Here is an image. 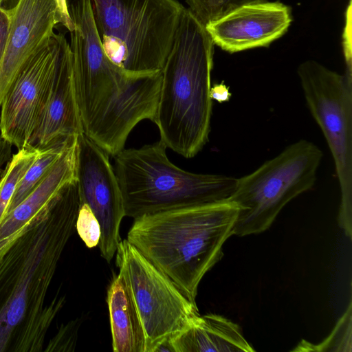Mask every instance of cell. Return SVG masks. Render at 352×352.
I'll return each mask as SVG.
<instances>
[{
  "mask_svg": "<svg viewBox=\"0 0 352 352\" xmlns=\"http://www.w3.org/2000/svg\"><path fill=\"white\" fill-rule=\"evenodd\" d=\"M69 14L75 25L69 46L82 131L114 157L140 122H153L162 72L130 74L113 63L104 51L89 0L74 2Z\"/></svg>",
  "mask_w": 352,
  "mask_h": 352,
  "instance_id": "1",
  "label": "cell"
},
{
  "mask_svg": "<svg viewBox=\"0 0 352 352\" xmlns=\"http://www.w3.org/2000/svg\"><path fill=\"white\" fill-rule=\"evenodd\" d=\"M239 212L230 200L139 217L127 241L194 304L204 275L222 258Z\"/></svg>",
  "mask_w": 352,
  "mask_h": 352,
  "instance_id": "2",
  "label": "cell"
},
{
  "mask_svg": "<svg viewBox=\"0 0 352 352\" xmlns=\"http://www.w3.org/2000/svg\"><path fill=\"white\" fill-rule=\"evenodd\" d=\"M214 46L205 25L185 8L161 71L153 122L166 148L188 159L197 155L209 139Z\"/></svg>",
  "mask_w": 352,
  "mask_h": 352,
  "instance_id": "3",
  "label": "cell"
},
{
  "mask_svg": "<svg viewBox=\"0 0 352 352\" xmlns=\"http://www.w3.org/2000/svg\"><path fill=\"white\" fill-rule=\"evenodd\" d=\"M166 148L160 140L124 148L113 157L125 216L135 219L228 200L237 178L184 170L169 160Z\"/></svg>",
  "mask_w": 352,
  "mask_h": 352,
  "instance_id": "4",
  "label": "cell"
},
{
  "mask_svg": "<svg viewBox=\"0 0 352 352\" xmlns=\"http://www.w3.org/2000/svg\"><path fill=\"white\" fill-rule=\"evenodd\" d=\"M109 60L125 72L162 71L185 7L175 0H90Z\"/></svg>",
  "mask_w": 352,
  "mask_h": 352,
  "instance_id": "5",
  "label": "cell"
},
{
  "mask_svg": "<svg viewBox=\"0 0 352 352\" xmlns=\"http://www.w3.org/2000/svg\"><path fill=\"white\" fill-rule=\"evenodd\" d=\"M322 157L317 145L300 140L238 178L228 199L239 208L233 235L245 236L267 230L287 204L314 186Z\"/></svg>",
  "mask_w": 352,
  "mask_h": 352,
  "instance_id": "6",
  "label": "cell"
},
{
  "mask_svg": "<svg viewBox=\"0 0 352 352\" xmlns=\"http://www.w3.org/2000/svg\"><path fill=\"white\" fill-rule=\"evenodd\" d=\"M311 115L320 128L331 153L340 189L338 221L351 236L352 74H340L314 60L297 68Z\"/></svg>",
  "mask_w": 352,
  "mask_h": 352,
  "instance_id": "7",
  "label": "cell"
},
{
  "mask_svg": "<svg viewBox=\"0 0 352 352\" xmlns=\"http://www.w3.org/2000/svg\"><path fill=\"white\" fill-rule=\"evenodd\" d=\"M116 263L140 317L146 352H155L199 314L197 305L126 239L118 246Z\"/></svg>",
  "mask_w": 352,
  "mask_h": 352,
  "instance_id": "8",
  "label": "cell"
},
{
  "mask_svg": "<svg viewBox=\"0 0 352 352\" xmlns=\"http://www.w3.org/2000/svg\"><path fill=\"white\" fill-rule=\"evenodd\" d=\"M66 40L63 34L54 33L21 71L2 101L0 138L19 150L29 146L41 120Z\"/></svg>",
  "mask_w": 352,
  "mask_h": 352,
  "instance_id": "9",
  "label": "cell"
},
{
  "mask_svg": "<svg viewBox=\"0 0 352 352\" xmlns=\"http://www.w3.org/2000/svg\"><path fill=\"white\" fill-rule=\"evenodd\" d=\"M76 178L82 204H86L100 226V254L108 263L121 241L125 217L122 192L109 155L84 133L77 137Z\"/></svg>",
  "mask_w": 352,
  "mask_h": 352,
  "instance_id": "10",
  "label": "cell"
},
{
  "mask_svg": "<svg viewBox=\"0 0 352 352\" xmlns=\"http://www.w3.org/2000/svg\"><path fill=\"white\" fill-rule=\"evenodd\" d=\"M292 21L289 6L280 1L240 6L205 25L214 45L229 53L267 47Z\"/></svg>",
  "mask_w": 352,
  "mask_h": 352,
  "instance_id": "11",
  "label": "cell"
},
{
  "mask_svg": "<svg viewBox=\"0 0 352 352\" xmlns=\"http://www.w3.org/2000/svg\"><path fill=\"white\" fill-rule=\"evenodd\" d=\"M57 23L55 0H19L12 10L8 39L0 63V107L19 74L54 35Z\"/></svg>",
  "mask_w": 352,
  "mask_h": 352,
  "instance_id": "12",
  "label": "cell"
},
{
  "mask_svg": "<svg viewBox=\"0 0 352 352\" xmlns=\"http://www.w3.org/2000/svg\"><path fill=\"white\" fill-rule=\"evenodd\" d=\"M82 133L74 91L72 54L66 40L59 55L47 102L29 146L43 148Z\"/></svg>",
  "mask_w": 352,
  "mask_h": 352,
  "instance_id": "13",
  "label": "cell"
},
{
  "mask_svg": "<svg viewBox=\"0 0 352 352\" xmlns=\"http://www.w3.org/2000/svg\"><path fill=\"white\" fill-rule=\"evenodd\" d=\"M169 343L173 352H252L239 325L208 314L195 316Z\"/></svg>",
  "mask_w": 352,
  "mask_h": 352,
  "instance_id": "14",
  "label": "cell"
},
{
  "mask_svg": "<svg viewBox=\"0 0 352 352\" xmlns=\"http://www.w3.org/2000/svg\"><path fill=\"white\" fill-rule=\"evenodd\" d=\"M77 137L31 193L3 217L0 223V242L15 234L36 217L64 185L76 178Z\"/></svg>",
  "mask_w": 352,
  "mask_h": 352,
  "instance_id": "15",
  "label": "cell"
},
{
  "mask_svg": "<svg viewBox=\"0 0 352 352\" xmlns=\"http://www.w3.org/2000/svg\"><path fill=\"white\" fill-rule=\"evenodd\" d=\"M107 305L113 352H146L143 325L120 272L109 287Z\"/></svg>",
  "mask_w": 352,
  "mask_h": 352,
  "instance_id": "16",
  "label": "cell"
},
{
  "mask_svg": "<svg viewBox=\"0 0 352 352\" xmlns=\"http://www.w3.org/2000/svg\"><path fill=\"white\" fill-rule=\"evenodd\" d=\"M77 136H70L43 148H39L38 156L19 182L5 216L31 193L58 160L67 146Z\"/></svg>",
  "mask_w": 352,
  "mask_h": 352,
  "instance_id": "17",
  "label": "cell"
},
{
  "mask_svg": "<svg viewBox=\"0 0 352 352\" xmlns=\"http://www.w3.org/2000/svg\"><path fill=\"white\" fill-rule=\"evenodd\" d=\"M40 149L28 146L12 155L0 176V223L3 220L17 185L35 160Z\"/></svg>",
  "mask_w": 352,
  "mask_h": 352,
  "instance_id": "18",
  "label": "cell"
},
{
  "mask_svg": "<svg viewBox=\"0 0 352 352\" xmlns=\"http://www.w3.org/2000/svg\"><path fill=\"white\" fill-rule=\"evenodd\" d=\"M268 0H198L187 4L195 16L205 25L242 6L263 3Z\"/></svg>",
  "mask_w": 352,
  "mask_h": 352,
  "instance_id": "19",
  "label": "cell"
},
{
  "mask_svg": "<svg viewBox=\"0 0 352 352\" xmlns=\"http://www.w3.org/2000/svg\"><path fill=\"white\" fill-rule=\"evenodd\" d=\"M351 302L350 301L348 308L344 313L338 322L337 323L335 329L324 342L317 345L309 344V342H306L309 345V349H306L305 351H325L327 347H334V346H343L345 351H349L347 349L349 347L351 349V335L347 333H351Z\"/></svg>",
  "mask_w": 352,
  "mask_h": 352,
  "instance_id": "20",
  "label": "cell"
},
{
  "mask_svg": "<svg viewBox=\"0 0 352 352\" xmlns=\"http://www.w3.org/2000/svg\"><path fill=\"white\" fill-rule=\"evenodd\" d=\"M77 232L89 248L98 245L100 239V223L86 204H82L76 219Z\"/></svg>",
  "mask_w": 352,
  "mask_h": 352,
  "instance_id": "21",
  "label": "cell"
},
{
  "mask_svg": "<svg viewBox=\"0 0 352 352\" xmlns=\"http://www.w3.org/2000/svg\"><path fill=\"white\" fill-rule=\"evenodd\" d=\"M346 24L344 30V53L346 65V72L352 74L351 68V1H349V6L346 10Z\"/></svg>",
  "mask_w": 352,
  "mask_h": 352,
  "instance_id": "22",
  "label": "cell"
},
{
  "mask_svg": "<svg viewBox=\"0 0 352 352\" xmlns=\"http://www.w3.org/2000/svg\"><path fill=\"white\" fill-rule=\"evenodd\" d=\"M12 10L0 8V63L3 57L10 31Z\"/></svg>",
  "mask_w": 352,
  "mask_h": 352,
  "instance_id": "23",
  "label": "cell"
},
{
  "mask_svg": "<svg viewBox=\"0 0 352 352\" xmlns=\"http://www.w3.org/2000/svg\"><path fill=\"white\" fill-rule=\"evenodd\" d=\"M59 23L67 28L69 32L74 30L75 25L70 16L67 0H55Z\"/></svg>",
  "mask_w": 352,
  "mask_h": 352,
  "instance_id": "24",
  "label": "cell"
},
{
  "mask_svg": "<svg viewBox=\"0 0 352 352\" xmlns=\"http://www.w3.org/2000/svg\"><path fill=\"white\" fill-rule=\"evenodd\" d=\"M229 89L230 87L224 84L223 82L214 84L210 87V97L212 100H214L219 103L228 102L232 96Z\"/></svg>",
  "mask_w": 352,
  "mask_h": 352,
  "instance_id": "25",
  "label": "cell"
},
{
  "mask_svg": "<svg viewBox=\"0 0 352 352\" xmlns=\"http://www.w3.org/2000/svg\"><path fill=\"white\" fill-rule=\"evenodd\" d=\"M24 302L21 298L15 299L7 312V320L10 325L17 324L24 313Z\"/></svg>",
  "mask_w": 352,
  "mask_h": 352,
  "instance_id": "26",
  "label": "cell"
},
{
  "mask_svg": "<svg viewBox=\"0 0 352 352\" xmlns=\"http://www.w3.org/2000/svg\"><path fill=\"white\" fill-rule=\"evenodd\" d=\"M12 146L8 141L0 138V168L11 159Z\"/></svg>",
  "mask_w": 352,
  "mask_h": 352,
  "instance_id": "27",
  "label": "cell"
},
{
  "mask_svg": "<svg viewBox=\"0 0 352 352\" xmlns=\"http://www.w3.org/2000/svg\"><path fill=\"white\" fill-rule=\"evenodd\" d=\"M19 1V0H0V8L12 10L16 6Z\"/></svg>",
  "mask_w": 352,
  "mask_h": 352,
  "instance_id": "28",
  "label": "cell"
},
{
  "mask_svg": "<svg viewBox=\"0 0 352 352\" xmlns=\"http://www.w3.org/2000/svg\"><path fill=\"white\" fill-rule=\"evenodd\" d=\"M196 1H198V0H186V1L187 4H189V3L195 2Z\"/></svg>",
  "mask_w": 352,
  "mask_h": 352,
  "instance_id": "29",
  "label": "cell"
}]
</instances>
